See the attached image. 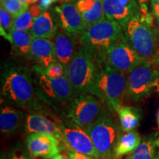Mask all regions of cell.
<instances>
[{
    "mask_svg": "<svg viewBox=\"0 0 159 159\" xmlns=\"http://www.w3.org/2000/svg\"><path fill=\"white\" fill-rule=\"evenodd\" d=\"M1 96L14 106L39 110L34 81L27 67L7 64L1 75Z\"/></svg>",
    "mask_w": 159,
    "mask_h": 159,
    "instance_id": "1",
    "label": "cell"
},
{
    "mask_svg": "<svg viewBox=\"0 0 159 159\" xmlns=\"http://www.w3.org/2000/svg\"><path fill=\"white\" fill-rule=\"evenodd\" d=\"M122 29L126 42L142 61L159 65V30L153 25L139 15L132 18Z\"/></svg>",
    "mask_w": 159,
    "mask_h": 159,
    "instance_id": "2",
    "label": "cell"
},
{
    "mask_svg": "<svg viewBox=\"0 0 159 159\" xmlns=\"http://www.w3.org/2000/svg\"><path fill=\"white\" fill-rule=\"evenodd\" d=\"M80 41L81 45L94 55L97 61L102 63L105 62V55L109 49L125 39L122 26L105 16L80 34Z\"/></svg>",
    "mask_w": 159,
    "mask_h": 159,
    "instance_id": "3",
    "label": "cell"
},
{
    "mask_svg": "<svg viewBox=\"0 0 159 159\" xmlns=\"http://www.w3.org/2000/svg\"><path fill=\"white\" fill-rule=\"evenodd\" d=\"M127 85L128 75L105 63L97 70L89 93L117 112L127 94Z\"/></svg>",
    "mask_w": 159,
    "mask_h": 159,
    "instance_id": "4",
    "label": "cell"
},
{
    "mask_svg": "<svg viewBox=\"0 0 159 159\" xmlns=\"http://www.w3.org/2000/svg\"><path fill=\"white\" fill-rule=\"evenodd\" d=\"M34 71L37 75L34 80L36 95L53 108H62L63 112L76 97L66 75L50 79L39 66L35 67Z\"/></svg>",
    "mask_w": 159,
    "mask_h": 159,
    "instance_id": "5",
    "label": "cell"
},
{
    "mask_svg": "<svg viewBox=\"0 0 159 159\" xmlns=\"http://www.w3.org/2000/svg\"><path fill=\"white\" fill-rule=\"evenodd\" d=\"M97 63L94 55L83 46L75 52L65 74L76 97L89 93L97 71Z\"/></svg>",
    "mask_w": 159,
    "mask_h": 159,
    "instance_id": "6",
    "label": "cell"
},
{
    "mask_svg": "<svg viewBox=\"0 0 159 159\" xmlns=\"http://www.w3.org/2000/svg\"><path fill=\"white\" fill-rule=\"evenodd\" d=\"M86 131L92 140L99 159H110L115 156V148L121 130L108 111H102Z\"/></svg>",
    "mask_w": 159,
    "mask_h": 159,
    "instance_id": "7",
    "label": "cell"
},
{
    "mask_svg": "<svg viewBox=\"0 0 159 159\" xmlns=\"http://www.w3.org/2000/svg\"><path fill=\"white\" fill-rule=\"evenodd\" d=\"M159 84V65L143 61L128 74L127 95L136 102L150 95Z\"/></svg>",
    "mask_w": 159,
    "mask_h": 159,
    "instance_id": "8",
    "label": "cell"
},
{
    "mask_svg": "<svg viewBox=\"0 0 159 159\" xmlns=\"http://www.w3.org/2000/svg\"><path fill=\"white\" fill-rule=\"evenodd\" d=\"M102 111V105L96 97L93 94H85L75 97L63 111V114L86 130Z\"/></svg>",
    "mask_w": 159,
    "mask_h": 159,
    "instance_id": "9",
    "label": "cell"
},
{
    "mask_svg": "<svg viewBox=\"0 0 159 159\" xmlns=\"http://www.w3.org/2000/svg\"><path fill=\"white\" fill-rule=\"evenodd\" d=\"M60 126L63 144L68 151H75L94 159H99L92 140L85 128L67 118L61 121Z\"/></svg>",
    "mask_w": 159,
    "mask_h": 159,
    "instance_id": "10",
    "label": "cell"
},
{
    "mask_svg": "<svg viewBox=\"0 0 159 159\" xmlns=\"http://www.w3.org/2000/svg\"><path fill=\"white\" fill-rule=\"evenodd\" d=\"M105 61L111 67L127 75L144 61L126 41H119L113 46L106 53Z\"/></svg>",
    "mask_w": 159,
    "mask_h": 159,
    "instance_id": "11",
    "label": "cell"
},
{
    "mask_svg": "<svg viewBox=\"0 0 159 159\" xmlns=\"http://www.w3.org/2000/svg\"><path fill=\"white\" fill-rule=\"evenodd\" d=\"M26 144L32 156L44 159H50L57 156L62 145H64L53 135L39 133L29 134Z\"/></svg>",
    "mask_w": 159,
    "mask_h": 159,
    "instance_id": "12",
    "label": "cell"
},
{
    "mask_svg": "<svg viewBox=\"0 0 159 159\" xmlns=\"http://www.w3.org/2000/svg\"><path fill=\"white\" fill-rule=\"evenodd\" d=\"M57 16L58 25L61 28L74 35H80L86 30V26L76 4L69 2H63L55 7Z\"/></svg>",
    "mask_w": 159,
    "mask_h": 159,
    "instance_id": "13",
    "label": "cell"
},
{
    "mask_svg": "<svg viewBox=\"0 0 159 159\" xmlns=\"http://www.w3.org/2000/svg\"><path fill=\"white\" fill-rule=\"evenodd\" d=\"M24 128L26 134H46L53 135L63 144L60 124L41 114L31 113L25 117Z\"/></svg>",
    "mask_w": 159,
    "mask_h": 159,
    "instance_id": "14",
    "label": "cell"
},
{
    "mask_svg": "<svg viewBox=\"0 0 159 159\" xmlns=\"http://www.w3.org/2000/svg\"><path fill=\"white\" fill-rule=\"evenodd\" d=\"M52 39L54 44L57 61L61 63L66 69L76 52L74 34L61 27L57 28Z\"/></svg>",
    "mask_w": 159,
    "mask_h": 159,
    "instance_id": "15",
    "label": "cell"
},
{
    "mask_svg": "<svg viewBox=\"0 0 159 159\" xmlns=\"http://www.w3.org/2000/svg\"><path fill=\"white\" fill-rule=\"evenodd\" d=\"M30 56L43 69L56 62L54 44L52 39L33 38Z\"/></svg>",
    "mask_w": 159,
    "mask_h": 159,
    "instance_id": "16",
    "label": "cell"
},
{
    "mask_svg": "<svg viewBox=\"0 0 159 159\" xmlns=\"http://www.w3.org/2000/svg\"><path fill=\"white\" fill-rule=\"evenodd\" d=\"M21 111L8 105H3L0 110V131L3 135H11L19 130L25 122Z\"/></svg>",
    "mask_w": 159,
    "mask_h": 159,
    "instance_id": "17",
    "label": "cell"
},
{
    "mask_svg": "<svg viewBox=\"0 0 159 159\" xmlns=\"http://www.w3.org/2000/svg\"><path fill=\"white\" fill-rule=\"evenodd\" d=\"M76 7L86 26V29L105 16L102 0H77Z\"/></svg>",
    "mask_w": 159,
    "mask_h": 159,
    "instance_id": "18",
    "label": "cell"
},
{
    "mask_svg": "<svg viewBox=\"0 0 159 159\" xmlns=\"http://www.w3.org/2000/svg\"><path fill=\"white\" fill-rule=\"evenodd\" d=\"M102 5L105 15L119 23L122 27H124L132 18L139 16L123 5L119 0H102Z\"/></svg>",
    "mask_w": 159,
    "mask_h": 159,
    "instance_id": "19",
    "label": "cell"
},
{
    "mask_svg": "<svg viewBox=\"0 0 159 159\" xmlns=\"http://www.w3.org/2000/svg\"><path fill=\"white\" fill-rule=\"evenodd\" d=\"M57 30L51 13L43 11L33 21L30 32L33 38H44L52 39Z\"/></svg>",
    "mask_w": 159,
    "mask_h": 159,
    "instance_id": "20",
    "label": "cell"
},
{
    "mask_svg": "<svg viewBox=\"0 0 159 159\" xmlns=\"http://www.w3.org/2000/svg\"><path fill=\"white\" fill-rule=\"evenodd\" d=\"M159 147L158 133L149 135L141 141L136 150L127 159H156Z\"/></svg>",
    "mask_w": 159,
    "mask_h": 159,
    "instance_id": "21",
    "label": "cell"
},
{
    "mask_svg": "<svg viewBox=\"0 0 159 159\" xmlns=\"http://www.w3.org/2000/svg\"><path fill=\"white\" fill-rule=\"evenodd\" d=\"M120 132L115 148V156L121 157L132 153L140 144L142 138L136 130Z\"/></svg>",
    "mask_w": 159,
    "mask_h": 159,
    "instance_id": "22",
    "label": "cell"
},
{
    "mask_svg": "<svg viewBox=\"0 0 159 159\" xmlns=\"http://www.w3.org/2000/svg\"><path fill=\"white\" fill-rule=\"evenodd\" d=\"M117 113L120 121L121 130L122 131L135 130L142 119V111L136 107L121 106Z\"/></svg>",
    "mask_w": 159,
    "mask_h": 159,
    "instance_id": "23",
    "label": "cell"
},
{
    "mask_svg": "<svg viewBox=\"0 0 159 159\" xmlns=\"http://www.w3.org/2000/svg\"><path fill=\"white\" fill-rule=\"evenodd\" d=\"M33 36L30 30H13L11 34V41L15 52L22 56H30Z\"/></svg>",
    "mask_w": 159,
    "mask_h": 159,
    "instance_id": "24",
    "label": "cell"
},
{
    "mask_svg": "<svg viewBox=\"0 0 159 159\" xmlns=\"http://www.w3.org/2000/svg\"><path fill=\"white\" fill-rule=\"evenodd\" d=\"M43 13L39 5H33L29 10L14 18L13 30H30L35 19Z\"/></svg>",
    "mask_w": 159,
    "mask_h": 159,
    "instance_id": "25",
    "label": "cell"
},
{
    "mask_svg": "<svg viewBox=\"0 0 159 159\" xmlns=\"http://www.w3.org/2000/svg\"><path fill=\"white\" fill-rule=\"evenodd\" d=\"M14 16L7 11L2 5L0 8V31L1 35L7 41H11V34L13 31Z\"/></svg>",
    "mask_w": 159,
    "mask_h": 159,
    "instance_id": "26",
    "label": "cell"
},
{
    "mask_svg": "<svg viewBox=\"0 0 159 159\" xmlns=\"http://www.w3.org/2000/svg\"><path fill=\"white\" fill-rule=\"evenodd\" d=\"M1 5L9 11L14 18L28 10L29 7L28 4L24 3L20 0H1Z\"/></svg>",
    "mask_w": 159,
    "mask_h": 159,
    "instance_id": "27",
    "label": "cell"
},
{
    "mask_svg": "<svg viewBox=\"0 0 159 159\" xmlns=\"http://www.w3.org/2000/svg\"><path fill=\"white\" fill-rule=\"evenodd\" d=\"M42 69L44 74L50 79L58 78V77L64 75L66 73L65 67L57 61L52 63L49 66L47 67V68H42Z\"/></svg>",
    "mask_w": 159,
    "mask_h": 159,
    "instance_id": "28",
    "label": "cell"
},
{
    "mask_svg": "<svg viewBox=\"0 0 159 159\" xmlns=\"http://www.w3.org/2000/svg\"><path fill=\"white\" fill-rule=\"evenodd\" d=\"M28 149H26L23 145L18 144L10 151L7 159H33Z\"/></svg>",
    "mask_w": 159,
    "mask_h": 159,
    "instance_id": "29",
    "label": "cell"
},
{
    "mask_svg": "<svg viewBox=\"0 0 159 159\" xmlns=\"http://www.w3.org/2000/svg\"><path fill=\"white\" fill-rule=\"evenodd\" d=\"M123 5L133 11L136 15H140L141 7L138 0H119Z\"/></svg>",
    "mask_w": 159,
    "mask_h": 159,
    "instance_id": "30",
    "label": "cell"
},
{
    "mask_svg": "<svg viewBox=\"0 0 159 159\" xmlns=\"http://www.w3.org/2000/svg\"><path fill=\"white\" fill-rule=\"evenodd\" d=\"M152 13L156 18L157 23L159 25V0H151Z\"/></svg>",
    "mask_w": 159,
    "mask_h": 159,
    "instance_id": "31",
    "label": "cell"
},
{
    "mask_svg": "<svg viewBox=\"0 0 159 159\" xmlns=\"http://www.w3.org/2000/svg\"><path fill=\"white\" fill-rule=\"evenodd\" d=\"M68 155L70 159H94L90 156L80 153L75 151H68Z\"/></svg>",
    "mask_w": 159,
    "mask_h": 159,
    "instance_id": "32",
    "label": "cell"
},
{
    "mask_svg": "<svg viewBox=\"0 0 159 159\" xmlns=\"http://www.w3.org/2000/svg\"><path fill=\"white\" fill-rule=\"evenodd\" d=\"M57 1V0H39V5H38L43 12L45 10L49 8L53 3L56 2Z\"/></svg>",
    "mask_w": 159,
    "mask_h": 159,
    "instance_id": "33",
    "label": "cell"
},
{
    "mask_svg": "<svg viewBox=\"0 0 159 159\" xmlns=\"http://www.w3.org/2000/svg\"><path fill=\"white\" fill-rule=\"evenodd\" d=\"M52 159H70L68 158L66 156H63V155H61V154H57V156H55V157H53Z\"/></svg>",
    "mask_w": 159,
    "mask_h": 159,
    "instance_id": "34",
    "label": "cell"
},
{
    "mask_svg": "<svg viewBox=\"0 0 159 159\" xmlns=\"http://www.w3.org/2000/svg\"><path fill=\"white\" fill-rule=\"evenodd\" d=\"M149 0H138L139 5L140 6H143V5H148Z\"/></svg>",
    "mask_w": 159,
    "mask_h": 159,
    "instance_id": "35",
    "label": "cell"
},
{
    "mask_svg": "<svg viewBox=\"0 0 159 159\" xmlns=\"http://www.w3.org/2000/svg\"><path fill=\"white\" fill-rule=\"evenodd\" d=\"M37 2H39V0H29V5H34Z\"/></svg>",
    "mask_w": 159,
    "mask_h": 159,
    "instance_id": "36",
    "label": "cell"
},
{
    "mask_svg": "<svg viewBox=\"0 0 159 159\" xmlns=\"http://www.w3.org/2000/svg\"><path fill=\"white\" fill-rule=\"evenodd\" d=\"M1 159H6V157L5 156V154H3V153L1 154Z\"/></svg>",
    "mask_w": 159,
    "mask_h": 159,
    "instance_id": "37",
    "label": "cell"
},
{
    "mask_svg": "<svg viewBox=\"0 0 159 159\" xmlns=\"http://www.w3.org/2000/svg\"><path fill=\"white\" fill-rule=\"evenodd\" d=\"M156 159H159V147H158V152H157V158Z\"/></svg>",
    "mask_w": 159,
    "mask_h": 159,
    "instance_id": "38",
    "label": "cell"
},
{
    "mask_svg": "<svg viewBox=\"0 0 159 159\" xmlns=\"http://www.w3.org/2000/svg\"><path fill=\"white\" fill-rule=\"evenodd\" d=\"M158 127H159V113H158Z\"/></svg>",
    "mask_w": 159,
    "mask_h": 159,
    "instance_id": "39",
    "label": "cell"
},
{
    "mask_svg": "<svg viewBox=\"0 0 159 159\" xmlns=\"http://www.w3.org/2000/svg\"></svg>",
    "mask_w": 159,
    "mask_h": 159,
    "instance_id": "40",
    "label": "cell"
}]
</instances>
